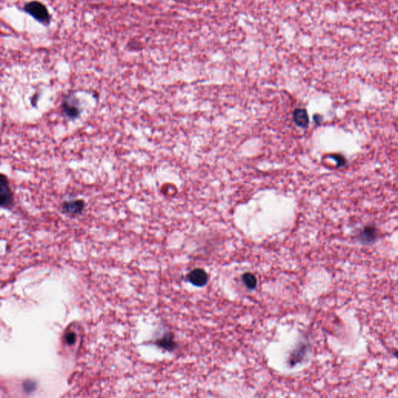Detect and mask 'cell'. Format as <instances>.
I'll use <instances>...</instances> for the list:
<instances>
[{
  "mask_svg": "<svg viewBox=\"0 0 398 398\" xmlns=\"http://www.w3.org/2000/svg\"><path fill=\"white\" fill-rule=\"evenodd\" d=\"M243 282L248 289H253L257 286V279L255 275L250 272H246L243 275Z\"/></svg>",
  "mask_w": 398,
  "mask_h": 398,
  "instance_id": "obj_9",
  "label": "cell"
},
{
  "mask_svg": "<svg viewBox=\"0 0 398 398\" xmlns=\"http://www.w3.org/2000/svg\"><path fill=\"white\" fill-rule=\"evenodd\" d=\"M188 279L193 285L198 287L203 286L208 283V275L204 270L201 268H195L190 271Z\"/></svg>",
  "mask_w": 398,
  "mask_h": 398,
  "instance_id": "obj_6",
  "label": "cell"
},
{
  "mask_svg": "<svg viewBox=\"0 0 398 398\" xmlns=\"http://www.w3.org/2000/svg\"><path fill=\"white\" fill-rule=\"evenodd\" d=\"M293 117H294V121L296 125H299L300 127L304 128V129L308 127L309 117H308L306 110L300 109V108L295 110Z\"/></svg>",
  "mask_w": 398,
  "mask_h": 398,
  "instance_id": "obj_7",
  "label": "cell"
},
{
  "mask_svg": "<svg viewBox=\"0 0 398 398\" xmlns=\"http://www.w3.org/2000/svg\"><path fill=\"white\" fill-rule=\"evenodd\" d=\"M0 205L3 208H10L14 205V196L7 177L2 174L0 178Z\"/></svg>",
  "mask_w": 398,
  "mask_h": 398,
  "instance_id": "obj_2",
  "label": "cell"
},
{
  "mask_svg": "<svg viewBox=\"0 0 398 398\" xmlns=\"http://www.w3.org/2000/svg\"><path fill=\"white\" fill-rule=\"evenodd\" d=\"M379 237L378 229L374 226H365L363 229L360 230L357 236V239L361 244L364 245H373L377 241Z\"/></svg>",
  "mask_w": 398,
  "mask_h": 398,
  "instance_id": "obj_4",
  "label": "cell"
},
{
  "mask_svg": "<svg viewBox=\"0 0 398 398\" xmlns=\"http://www.w3.org/2000/svg\"><path fill=\"white\" fill-rule=\"evenodd\" d=\"M23 10L43 25L48 26L52 22V16L48 8L39 1L34 0L27 2L23 6Z\"/></svg>",
  "mask_w": 398,
  "mask_h": 398,
  "instance_id": "obj_1",
  "label": "cell"
},
{
  "mask_svg": "<svg viewBox=\"0 0 398 398\" xmlns=\"http://www.w3.org/2000/svg\"><path fill=\"white\" fill-rule=\"evenodd\" d=\"M158 346L164 348L166 350L171 351L176 348V343L173 340L172 334H167L163 338L156 341Z\"/></svg>",
  "mask_w": 398,
  "mask_h": 398,
  "instance_id": "obj_8",
  "label": "cell"
},
{
  "mask_svg": "<svg viewBox=\"0 0 398 398\" xmlns=\"http://www.w3.org/2000/svg\"><path fill=\"white\" fill-rule=\"evenodd\" d=\"M331 158L336 161L337 168H342L344 166L346 165L347 160L341 154H334L331 156Z\"/></svg>",
  "mask_w": 398,
  "mask_h": 398,
  "instance_id": "obj_10",
  "label": "cell"
},
{
  "mask_svg": "<svg viewBox=\"0 0 398 398\" xmlns=\"http://www.w3.org/2000/svg\"><path fill=\"white\" fill-rule=\"evenodd\" d=\"M86 203L83 199L65 201L62 205V211L69 216H78L83 212Z\"/></svg>",
  "mask_w": 398,
  "mask_h": 398,
  "instance_id": "obj_5",
  "label": "cell"
},
{
  "mask_svg": "<svg viewBox=\"0 0 398 398\" xmlns=\"http://www.w3.org/2000/svg\"><path fill=\"white\" fill-rule=\"evenodd\" d=\"M62 109L64 114L71 120L76 119L80 115L79 100L74 96H67L62 102Z\"/></svg>",
  "mask_w": 398,
  "mask_h": 398,
  "instance_id": "obj_3",
  "label": "cell"
},
{
  "mask_svg": "<svg viewBox=\"0 0 398 398\" xmlns=\"http://www.w3.org/2000/svg\"><path fill=\"white\" fill-rule=\"evenodd\" d=\"M66 341L68 344H73L76 341V334L73 331L68 333L66 336Z\"/></svg>",
  "mask_w": 398,
  "mask_h": 398,
  "instance_id": "obj_11",
  "label": "cell"
},
{
  "mask_svg": "<svg viewBox=\"0 0 398 398\" xmlns=\"http://www.w3.org/2000/svg\"><path fill=\"white\" fill-rule=\"evenodd\" d=\"M394 356L398 360V350L395 351V352H394Z\"/></svg>",
  "mask_w": 398,
  "mask_h": 398,
  "instance_id": "obj_12",
  "label": "cell"
}]
</instances>
